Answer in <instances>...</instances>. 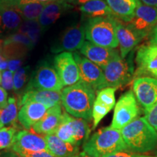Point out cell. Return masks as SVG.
<instances>
[{"mask_svg":"<svg viewBox=\"0 0 157 157\" xmlns=\"http://www.w3.org/2000/svg\"><path fill=\"white\" fill-rule=\"evenodd\" d=\"M16 134L17 128L15 124L0 129V150L13 146Z\"/></svg>","mask_w":157,"mask_h":157,"instance_id":"f1b7e54d","label":"cell"},{"mask_svg":"<svg viewBox=\"0 0 157 157\" xmlns=\"http://www.w3.org/2000/svg\"><path fill=\"white\" fill-rule=\"evenodd\" d=\"M95 98V90L82 81L61 91V104L66 113L84 120L92 119Z\"/></svg>","mask_w":157,"mask_h":157,"instance_id":"6da1fadb","label":"cell"},{"mask_svg":"<svg viewBox=\"0 0 157 157\" xmlns=\"http://www.w3.org/2000/svg\"><path fill=\"white\" fill-rule=\"evenodd\" d=\"M151 42L157 45V24L153 29L151 31Z\"/></svg>","mask_w":157,"mask_h":157,"instance_id":"ab89813d","label":"cell"},{"mask_svg":"<svg viewBox=\"0 0 157 157\" xmlns=\"http://www.w3.org/2000/svg\"><path fill=\"white\" fill-rule=\"evenodd\" d=\"M15 0H0V9L5 6L13 3Z\"/></svg>","mask_w":157,"mask_h":157,"instance_id":"7bdbcfd3","label":"cell"},{"mask_svg":"<svg viewBox=\"0 0 157 157\" xmlns=\"http://www.w3.org/2000/svg\"><path fill=\"white\" fill-rule=\"evenodd\" d=\"M35 1L39 2H41V3H43V4H45V5H47V4H48V3L58 1V0H35Z\"/></svg>","mask_w":157,"mask_h":157,"instance_id":"ee69618b","label":"cell"},{"mask_svg":"<svg viewBox=\"0 0 157 157\" xmlns=\"http://www.w3.org/2000/svg\"><path fill=\"white\" fill-rule=\"evenodd\" d=\"M63 88V85L54 66L44 60L39 61L31 74L25 92L31 89L61 91Z\"/></svg>","mask_w":157,"mask_h":157,"instance_id":"8992f818","label":"cell"},{"mask_svg":"<svg viewBox=\"0 0 157 157\" xmlns=\"http://www.w3.org/2000/svg\"><path fill=\"white\" fill-rule=\"evenodd\" d=\"M117 88L105 87L98 92L95 101L112 110L116 105L115 92Z\"/></svg>","mask_w":157,"mask_h":157,"instance_id":"f546056e","label":"cell"},{"mask_svg":"<svg viewBox=\"0 0 157 157\" xmlns=\"http://www.w3.org/2000/svg\"><path fill=\"white\" fill-rule=\"evenodd\" d=\"M53 63L63 87H69L80 81L79 71L71 52H64L57 55Z\"/></svg>","mask_w":157,"mask_h":157,"instance_id":"4fadbf2b","label":"cell"},{"mask_svg":"<svg viewBox=\"0 0 157 157\" xmlns=\"http://www.w3.org/2000/svg\"><path fill=\"white\" fill-rule=\"evenodd\" d=\"M8 94L5 90L0 86V109L3 108L7 103Z\"/></svg>","mask_w":157,"mask_h":157,"instance_id":"8d00e7d4","label":"cell"},{"mask_svg":"<svg viewBox=\"0 0 157 157\" xmlns=\"http://www.w3.org/2000/svg\"><path fill=\"white\" fill-rule=\"evenodd\" d=\"M66 1L72 5H82L90 0H66Z\"/></svg>","mask_w":157,"mask_h":157,"instance_id":"60d3db41","label":"cell"},{"mask_svg":"<svg viewBox=\"0 0 157 157\" xmlns=\"http://www.w3.org/2000/svg\"><path fill=\"white\" fill-rule=\"evenodd\" d=\"M17 101L14 97H10L7 100V103L0 109V124L2 127L6 125L15 124L17 117Z\"/></svg>","mask_w":157,"mask_h":157,"instance_id":"484cf974","label":"cell"},{"mask_svg":"<svg viewBox=\"0 0 157 157\" xmlns=\"http://www.w3.org/2000/svg\"><path fill=\"white\" fill-rule=\"evenodd\" d=\"M2 127H2V125L1 124H0V129H1V128H2Z\"/></svg>","mask_w":157,"mask_h":157,"instance_id":"c3c4849f","label":"cell"},{"mask_svg":"<svg viewBox=\"0 0 157 157\" xmlns=\"http://www.w3.org/2000/svg\"><path fill=\"white\" fill-rule=\"evenodd\" d=\"M140 109L132 90L123 94L114 106L111 127L121 130L125 126L139 117Z\"/></svg>","mask_w":157,"mask_h":157,"instance_id":"52a82bcc","label":"cell"},{"mask_svg":"<svg viewBox=\"0 0 157 157\" xmlns=\"http://www.w3.org/2000/svg\"><path fill=\"white\" fill-rule=\"evenodd\" d=\"M17 154L20 157H57L49 151L21 152Z\"/></svg>","mask_w":157,"mask_h":157,"instance_id":"e575fe53","label":"cell"},{"mask_svg":"<svg viewBox=\"0 0 157 157\" xmlns=\"http://www.w3.org/2000/svg\"><path fill=\"white\" fill-rule=\"evenodd\" d=\"M23 59H10L8 60V69L11 72L14 73L19 68L21 67Z\"/></svg>","mask_w":157,"mask_h":157,"instance_id":"d590c367","label":"cell"},{"mask_svg":"<svg viewBox=\"0 0 157 157\" xmlns=\"http://www.w3.org/2000/svg\"><path fill=\"white\" fill-rule=\"evenodd\" d=\"M3 39H0V52L2 51V48H3Z\"/></svg>","mask_w":157,"mask_h":157,"instance_id":"bcb514c9","label":"cell"},{"mask_svg":"<svg viewBox=\"0 0 157 157\" xmlns=\"http://www.w3.org/2000/svg\"><path fill=\"white\" fill-rule=\"evenodd\" d=\"M23 17L15 1L0 9V39L15 34L19 30Z\"/></svg>","mask_w":157,"mask_h":157,"instance_id":"9a60e30c","label":"cell"},{"mask_svg":"<svg viewBox=\"0 0 157 157\" xmlns=\"http://www.w3.org/2000/svg\"><path fill=\"white\" fill-rule=\"evenodd\" d=\"M82 149L92 157H105L121 151H129L121 130L111 126L98 129L84 143Z\"/></svg>","mask_w":157,"mask_h":157,"instance_id":"3957f363","label":"cell"},{"mask_svg":"<svg viewBox=\"0 0 157 157\" xmlns=\"http://www.w3.org/2000/svg\"><path fill=\"white\" fill-rule=\"evenodd\" d=\"M112 12L113 17L127 23L134 15L138 0H105Z\"/></svg>","mask_w":157,"mask_h":157,"instance_id":"603a6c76","label":"cell"},{"mask_svg":"<svg viewBox=\"0 0 157 157\" xmlns=\"http://www.w3.org/2000/svg\"><path fill=\"white\" fill-rule=\"evenodd\" d=\"M15 2L24 21H38L46 5L35 0H15Z\"/></svg>","mask_w":157,"mask_h":157,"instance_id":"cb8c5ba5","label":"cell"},{"mask_svg":"<svg viewBox=\"0 0 157 157\" xmlns=\"http://www.w3.org/2000/svg\"><path fill=\"white\" fill-rule=\"evenodd\" d=\"M85 42L84 23H78L68 28L62 36L51 47V52L61 53L80 50Z\"/></svg>","mask_w":157,"mask_h":157,"instance_id":"8fae6325","label":"cell"},{"mask_svg":"<svg viewBox=\"0 0 157 157\" xmlns=\"http://www.w3.org/2000/svg\"><path fill=\"white\" fill-rule=\"evenodd\" d=\"M116 21L117 18L113 16L89 18L84 23L85 39L104 48H118Z\"/></svg>","mask_w":157,"mask_h":157,"instance_id":"277c9868","label":"cell"},{"mask_svg":"<svg viewBox=\"0 0 157 157\" xmlns=\"http://www.w3.org/2000/svg\"><path fill=\"white\" fill-rule=\"evenodd\" d=\"M0 86L7 92L13 90V73L8 69L2 73V79Z\"/></svg>","mask_w":157,"mask_h":157,"instance_id":"1f68e13d","label":"cell"},{"mask_svg":"<svg viewBox=\"0 0 157 157\" xmlns=\"http://www.w3.org/2000/svg\"><path fill=\"white\" fill-rule=\"evenodd\" d=\"M8 68V60L2 53V52H0V71H4L7 70Z\"/></svg>","mask_w":157,"mask_h":157,"instance_id":"74e56055","label":"cell"},{"mask_svg":"<svg viewBox=\"0 0 157 157\" xmlns=\"http://www.w3.org/2000/svg\"><path fill=\"white\" fill-rule=\"evenodd\" d=\"M48 109L36 102H27L21 107L17 119L25 129H31L44 117Z\"/></svg>","mask_w":157,"mask_h":157,"instance_id":"44dd1931","label":"cell"},{"mask_svg":"<svg viewBox=\"0 0 157 157\" xmlns=\"http://www.w3.org/2000/svg\"><path fill=\"white\" fill-rule=\"evenodd\" d=\"M73 8L74 5H71L66 0H58L47 4L38 19L43 32L48 30L62 15Z\"/></svg>","mask_w":157,"mask_h":157,"instance_id":"ac0fdd59","label":"cell"},{"mask_svg":"<svg viewBox=\"0 0 157 157\" xmlns=\"http://www.w3.org/2000/svg\"><path fill=\"white\" fill-rule=\"evenodd\" d=\"M76 157H92V156H89V155L86 154L85 152H84V151H82L81 152V151H80V153H79V154H78V155Z\"/></svg>","mask_w":157,"mask_h":157,"instance_id":"f6af8a7d","label":"cell"},{"mask_svg":"<svg viewBox=\"0 0 157 157\" xmlns=\"http://www.w3.org/2000/svg\"><path fill=\"white\" fill-rule=\"evenodd\" d=\"M145 113V118L157 132V104Z\"/></svg>","mask_w":157,"mask_h":157,"instance_id":"d6a6232c","label":"cell"},{"mask_svg":"<svg viewBox=\"0 0 157 157\" xmlns=\"http://www.w3.org/2000/svg\"><path fill=\"white\" fill-rule=\"evenodd\" d=\"M73 56L79 71L80 81L88 84L95 90H101L105 87L103 71L78 52H74Z\"/></svg>","mask_w":157,"mask_h":157,"instance_id":"9c48e42d","label":"cell"},{"mask_svg":"<svg viewBox=\"0 0 157 157\" xmlns=\"http://www.w3.org/2000/svg\"><path fill=\"white\" fill-rule=\"evenodd\" d=\"M1 79H2V73H1V71H0V82H1Z\"/></svg>","mask_w":157,"mask_h":157,"instance_id":"7dc6e473","label":"cell"},{"mask_svg":"<svg viewBox=\"0 0 157 157\" xmlns=\"http://www.w3.org/2000/svg\"><path fill=\"white\" fill-rule=\"evenodd\" d=\"M61 104L50 108L48 110L44 117L31 127L34 132L41 135L54 134L63 119Z\"/></svg>","mask_w":157,"mask_h":157,"instance_id":"ffe728a7","label":"cell"},{"mask_svg":"<svg viewBox=\"0 0 157 157\" xmlns=\"http://www.w3.org/2000/svg\"><path fill=\"white\" fill-rule=\"evenodd\" d=\"M48 151L57 157H76L80 153V146L65 142L55 134L44 135Z\"/></svg>","mask_w":157,"mask_h":157,"instance_id":"7402d4cb","label":"cell"},{"mask_svg":"<svg viewBox=\"0 0 157 157\" xmlns=\"http://www.w3.org/2000/svg\"><path fill=\"white\" fill-rule=\"evenodd\" d=\"M133 93L137 103L146 112L157 104V79L150 76L135 78L132 84Z\"/></svg>","mask_w":157,"mask_h":157,"instance_id":"30bf717a","label":"cell"},{"mask_svg":"<svg viewBox=\"0 0 157 157\" xmlns=\"http://www.w3.org/2000/svg\"><path fill=\"white\" fill-rule=\"evenodd\" d=\"M141 3L157 8V0H138Z\"/></svg>","mask_w":157,"mask_h":157,"instance_id":"f35d334b","label":"cell"},{"mask_svg":"<svg viewBox=\"0 0 157 157\" xmlns=\"http://www.w3.org/2000/svg\"><path fill=\"white\" fill-rule=\"evenodd\" d=\"M132 54L128 58H121L118 55L103 68L105 87L118 88L124 85L134 78Z\"/></svg>","mask_w":157,"mask_h":157,"instance_id":"5b68a950","label":"cell"},{"mask_svg":"<svg viewBox=\"0 0 157 157\" xmlns=\"http://www.w3.org/2000/svg\"><path fill=\"white\" fill-rule=\"evenodd\" d=\"M17 32L23 33L30 39L31 42L35 46L40 39L43 31L38 21H24L20 26Z\"/></svg>","mask_w":157,"mask_h":157,"instance_id":"83f0119b","label":"cell"},{"mask_svg":"<svg viewBox=\"0 0 157 157\" xmlns=\"http://www.w3.org/2000/svg\"><path fill=\"white\" fill-rule=\"evenodd\" d=\"M121 133L130 151L144 154L157 146V132L145 117H137L121 129Z\"/></svg>","mask_w":157,"mask_h":157,"instance_id":"7a4b0ae2","label":"cell"},{"mask_svg":"<svg viewBox=\"0 0 157 157\" xmlns=\"http://www.w3.org/2000/svg\"><path fill=\"white\" fill-rule=\"evenodd\" d=\"M27 102H36L45 105L49 109L61 104V91L36 89L27 90L19 100V106L21 107Z\"/></svg>","mask_w":157,"mask_h":157,"instance_id":"d6986e66","label":"cell"},{"mask_svg":"<svg viewBox=\"0 0 157 157\" xmlns=\"http://www.w3.org/2000/svg\"><path fill=\"white\" fill-rule=\"evenodd\" d=\"M111 110V109H109V107L95 101L93 108V113H92V119H93V129L97 127L101 121L109 113Z\"/></svg>","mask_w":157,"mask_h":157,"instance_id":"4dcf8cb0","label":"cell"},{"mask_svg":"<svg viewBox=\"0 0 157 157\" xmlns=\"http://www.w3.org/2000/svg\"><path fill=\"white\" fill-rule=\"evenodd\" d=\"M135 61L137 64L134 77L150 76L157 79V45L152 42L137 49Z\"/></svg>","mask_w":157,"mask_h":157,"instance_id":"7c38bea8","label":"cell"},{"mask_svg":"<svg viewBox=\"0 0 157 157\" xmlns=\"http://www.w3.org/2000/svg\"><path fill=\"white\" fill-rule=\"evenodd\" d=\"M78 10L89 18L113 16L105 0H90L87 3L80 5Z\"/></svg>","mask_w":157,"mask_h":157,"instance_id":"d4e9b609","label":"cell"},{"mask_svg":"<svg viewBox=\"0 0 157 157\" xmlns=\"http://www.w3.org/2000/svg\"><path fill=\"white\" fill-rule=\"evenodd\" d=\"M80 54L82 55L90 61L103 69L116 56L119 55V52L116 49L104 48L85 41L83 46L79 50Z\"/></svg>","mask_w":157,"mask_h":157,"instance_id":"2e32d148","label":"cell"},{"mask_svg":"<svg viewBox=\"0 0 157 157\" xmlns=\"http://www.w3.org/2000/svg\"><path fill=\"white\" fill-rule=\"evenodd\" d=\"M0 157H20L14 151H6L0 154Z\"/></svg>","mask_w":157,"mask_h":157,"instance_id":"b9f144b4","label":"cell"},{"mask_svg":"<svg viewBox=\"0 0 157 157\" xmlns=\"http://www.w3.org/2000/svg\"><path fill=\"white\" fill-rule=\"evenodd\" d=\"M30 66H21L13 74V91L19 96V100L24 94L29 83Z\"/></svg>","mask_w":157,"mask_h":157,"instance_id":"4316f807","label":"cell"},{"mask_svg":"<svg viewBox=\"0 0 157 157\" xmlns=\"http://www.w3.org/2000/svg\"><path fill=\"white\" fill-rule=\"evenodd\" d=\"M156 156V157H157V153H156V156Z\"/></svg>","mask_w":157,"mask_h":157,"instance_id":"681fc988","label":"cell"},{"mask_svg":"<svg viewBox=\"0 0 157 157\" xmlns=\"http://www.w3.org/2000/svg\"><path fill=\"white\" fill-rule=\"evenodd\" d=\"M105 157H156L154 156H150V155L137 154L130 151H121L110 155H108Z\"/></svg>","mask_w":157,"mask_h":157,"instance_id":"836d02e7","label":"cell"},{"mask_svg":"<svg viewBox=\"0 0 157 157\" xmlns=\"http://www.w3.org/2000/svg\"><path fill=\"white\" fill-rule=\"evenodd\" d=\"M117 37L121 58H126L143 38L135 33L127 23L117 19L116 21Z\"/></svg>","mask_w":157,"mask_h":157,"instance_id":"e0dca14e","label":"cell"},{"mask_svg":"<svg viewBox=\"0 0 157 157\" xmlns=\"http://www.w3.org/2000/svg\"><path fill=\"white\" fill-rule=\"evenodd\" d=\"M12 148L16 154L21 152L48 151L44 136L29 130H21L17 132Z\"/></svg>","mask_w":157,"mask_h":157,"instance_id":"5bb4252c","label":"cell"},{"mask_svg":"<svg viewBox=\"0 0 157 157\" xmlns=\"http://www.w3.org/2000/svg\"><path fill=\"white\" fill-rule=\"evenodd\" d=\"M127 24L140 37L145 38L157 24V8L138 1L132 18Z\"/></svg>","mask_w":157,"mask_h":157,"instance_id":"ba28073f","label":"cell"}]
</instances>
